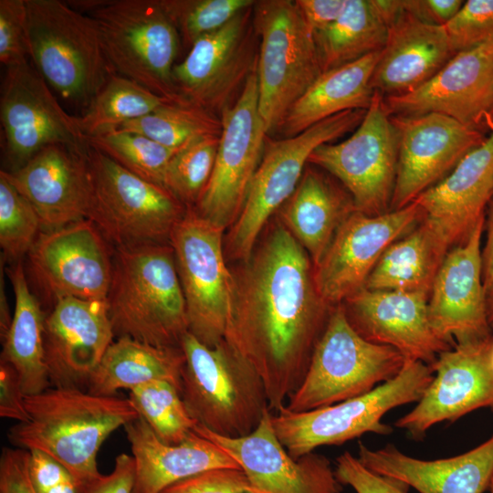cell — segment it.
Returning <instances> with one entry per match:
<instances>
[{"mask_svg": "<svg viewBox=\"0 0 493 493\" xmlns=\"http://www.w3.org/2000/svg\"><path fill=\"white\" fill-rule=\"evenodd\" d=\"M235 278L225 340L260 376L277 412L304 379L333 308L318 292L309 256L282 224Z\"/></svg>", "mask_w": 493, "mask_h": 493, "instance_id": "1", "label": "cell"}, {"mask_svg": "<svg viewBox=\"0 0 493 493\" xmlns=\"http://www.w3.org/2000/svg\"><path fill=\"white\" fill-rule=\"evenodd\" d=\"M28 420L7 434L17 448L43 452L83 485L101 474L97 456L111 433L140 417L129 398L74 387H49L25 396Z\"/></svg>", "mask_w": 493, "mask_h": 493, "instance_id": "2", "label": "cell"}, {"mask_svg": "<svg viewBox=\"0 0 493 493\" xmlns=\"http://www.w3.org/2000/svg\"><path fill=\"white\" fill-rule=\"evenodd\" d=\"M107 301L118 338L181 348L188 321L172 246L161 243L116 246Z\"/></svg>", "mask_w": 493, "mask_h": 493, "instance_id": "3", "label": "cell"}, {"mask_svg": "<svg viewBox=\"0 0 493 493\" xmlns=\"http://www.w3.org/2000/svg\"><path fill=\"white\" fill-rule=\"evenodd\" d=\"M28 55L64 100L88 108L114 73L96 20L66 1L26 0Z\"/></svg>", "mask_w": 493, "mask_h": 493, "instance_id": "4", "label": "cell"}, {"mask_svg": "<svg viewBox=\"0 0 493 493\" xmlns=\"http://www.w3.org/2000/svg\"><path fill=\"white\" fill-rule=\"evenodd\" d=\"M181 348L185 357L181 395L191 416L223 436L250 434L269 409L257 372L226 340L209 347L187 332Z\"/></svg>", "mask_w": 493, "mask_h": 493, "instance_id": "5", "label": "cell"}, {"mask_svg": "<svg viewBox=\"0 0 493 493\" xmlns=\"http://www.w3.org/2000/svg\"><path fill=\"white\" fill-rule=\"evenodd\" d=\"M434 378L430 366L406 360L401 372L371 392L346 401L306 412L285 405L272 414L274 431L294 458L323 446H341L366 433L387 435L391 425L383 415L400 405L417 403Z\"/></svg>", "mask_w": 493, "mask_h": 493, "instance_id": "6", "label": "cell"}, {"mask_svg": "<svg viewBox=\"0 0 493 493\" xmlns=\"http://www.w3.org/2000/svg\"><path fill=\"white\" fill-rule=\"evenodd\" d=\"M405 361L394 348L363 339L338 305L314 348L304 379L285 407L306 412L365 394L393 379Z\"/></svg>", "mask_w": 493, "mask_h": 493, "instance_id": "7", "label": "cell"}, {"mask_svg": "<svg viewBox=\"0 0 493 493\" xmlns=\"http://www.w3.org/2000/svg\"><path fill=\"white\" fill-rule=\"evenodd\" d=\"M112 70L175 103L179 32L159 0H103L91 11Z\"/></svg>", "mask_w": 493, "mask_h": 493, "instance_id": "8", "label": "cell"}, {"mask_svg": "<svg viewBox=\"0 0 493 493\" xmlns=\"http://www.w3.org/2000/svg\"><path fill=\"white\" fill-rule=\"evenodd\" d=\"M255 5V26L261 37L258 110L268 132L323 70L314 35L295 1L267 0Z\"/></svg>", "mask_w": 493, "mask_h": 493, "instance_id": "9", "label": "cell"}, {"mask_svg": "<svg viewBox=\"0 0 493 493\" xmlns=\"http://www.w3.org/2000/svg\"><path fill=\"white\" fill-rule=\"evenodd\" d=\"M91 184L89 220L116 246L169 238L187 207L164 187L126 170L88 144Z\"/></svg>", "mask_w": 493, "mask_h": 493, "instance_id": "10", "label": "cell"}, {"mask_svg": "<svg viewBox=\"0 0 493 493\" xmlns=\"http://www.w3.org/2000/svg\"><path fill=\"white\" fill-rule=\"evenodd\" d=\"M224 231L187 208L169 236L185 300L188 332L209 347L225 340L236 297V278L224 257Z\"/></svg>", "mask_w": 493, "mask_h": 493, "instance_id": "11", "label": "cell"}, {"mask_svg": "<svg viewBox=\"0 0 493 493\" xmlns=\"http://www.w3.org/2000/svg\"><path fill=\"white\" fill-rule=\"evenodd\" d=\"M365 111L347 110L295 136L265 144L242 211L227 236L226 248L230 256L245 262L249 260L260 232L271 215L295 191L312 152L354 131Z\"/></svg>", "mask_w": 493, "mask_h": 493, "instance_id": "12", "label": "cell"}, {"mask_svg": "<svg viewBox=\"0 0 493 493\" xmlns=\"http://www.w3.org/2000/svg\"><path fill=\"white\" fill-rule=\"evenodd\" d=\"M315 164L337 178L357 211L380 215L391 211L398 163L397 131L383 98L374 93L363 119L346 140L324 143L310 154Z\"/></svg>", "mask_w": 493, "mask_h": 493, "instance_id": "13", "label": "cell"}, {"mask_svg": "<svg viewBox=\"0 0 493 493\" xmlns=\"http://www.w3.org/2000/svg\"><path fill=\"white\" fill-rule=\"evenodd\" d=\"M220 123L214 169L193 208L226 229L233 226L242 211L266 144L267 131L258 110L257 70L249 73L235 103L224 110Z\"/></svg>", "mask_w": 493, "mask_h": 493, "instance_id": "14", "label": "cell"}, {"mask_svg": "<svg viewBox=\"0 0 493 493\" xmlns=\"http://www.w3.org/2000/svg\"><path fill=\"white\" fill-rule=\"evenodd\" d=\"M4 153L13 172L44 148L65 144L84 148L77 117L69 115L48 84L28 62L6 68L0 98Z\"/></svg>", "mask_w": 493, "mask_h": 493, "instance_id": "15", "label": "cell"}, {"mask_svg": "<svg viewBox=\"0 0 493 493\" xmlns=\"http://www.w3.org/2000/svg\"><path fill=\"white\" fill-rule=\"evenodd\" d=\"M424 218L415 202L380 215L359 211L338 228L321 260L314 280L323 301L330 308L364 288L385 250L413 230Z\"/></svg>", "mask_w": 493, "mask_h": 493, "instance_id": "16", "label": "cell"}, {"mask_svg": "<svg viewBox=\"0 0 493 493\" xmlns=\"http://www.w3.org/2000/svg\"><path fill=\"white\" fill-rule=\"evenodd\" d=\"M398 163L391 210L413 203L442 181L488 135L440 113L391 115Z\"/></svg>", "mask_w": 493, "mask_h": 493, "instance_id": "17", "label": "cell"}, {"mask_svg": "<svg viewBox=\"0 0 493 493\" xmlns=\"http://www.w3.org/2000/svg\"><path fill=\"white\" fill-rule=\"evenodd\" d=\"M106 241L89 219L41 232L28 252L31 269L56 300H106L113 270Z\"/></svg>", "mask_w": 493, "mask_h": 493, "instance_id": "18", "label": "cell"}, {"mask_svg": "<svg viewBox=\"0 0 493 493\" xmlns=\"http://www.w3.org/2000/svg\"><path fill=\"white\" fill-rule=\"evenodd\" d=\"M383 102L390 115L440 113L488 134L493 112V38L456 53L423 86L383 98Z\"/></svg>", "mask_w": 493, "mask_h": 493, "instance_id": "19", "label": "cell"}, {"mask_svg": "<svg viewBox=\"0 0 493 493\" xmlns=\"http://www.w3.org/2000/svg\"><path fill=\"white\" fill-rule=\"evenodd\" d=\"M194 432L226 452L259 493H341L330 461L314 452L292 457L278 440L267 409L248 435L227 437L197 425Z\"/></svg>", "mask_w": 493, "mask_h": 493, "instance_id": "20", "label": "cell"}, {"mask_svg": "<svg viewBox=\"0 0 493 493\" xmlns=\"http://www.w3.org/2000/svg\"><path fill=\"white\" fill-rule=\"evenodd\" d=\"M485 220L477 225L465 242L447 252L429 296L427 309L432 330L453 347L493 340L481 270Z\"/></svg>", "mask_w": 493, "mask_h": 493, "instance_id": "21", "label": "cell"}, {"mask_svg": "<svg viewBox=\"0 0 493 493\" xmlns=\"http://www.w3.org/2000/svg\"><path fill=\"white\" fill-rule=\"evenodd\" d=\"M484 343L456 345L441 352L431 367L436 374L415 407L394 423L414 439H422L435 425L454 423L479 408L493 411V373Z\"/></svg>", "mask_w": 493, "mask_h": 493, "instance_id": "22", "label": "cell"}, {"mask_svg": "<svg viewBox=\"0 0 493 493\" xmlns=\"http://www.w3.org/2000/svg\"><path fill=\"white\" fill-rule=\"evenodd\" d=\"M428 299L421 293L363 288L341 305L348 321L363 339L393 347L405 360L432 367L438 355L453 346L432 330Z\"/></svg>", "mask_w": 493, "mask_h": 493, "instance_id": "23", "label": "cell"}, {"mask_svg": "<svg viewBox=\"0 0 493 493\" xmlns=\"http://www.w3.org/2000/svg\"><path fill=\"white\" fill-rule=\"evenodd\" d=\"M114 336L107 299L56 300L45 323L46 363L51 386L87 388Z\"/></svg>", "mask_w": 493, "mask_h": 493, "instance_id": "24", "label": "cell"}, {"mask_svg": "<svg viewBox=\"0 0 493 493\" xmlns=\"http://www.w3.org/2000/svg\"><path fill=\"white\" fill-rule=\"evenodd\" d=\"M84 148L47 146L22 167L4 171L37 212L41 231L89 219L91 184Z\"/></svg>", "mask_w": 493, "mask_h": 493, "instance_id": "25", "label": "cell"}, {"mask_svg": "<svg viewBox=\"0 0 493 493\" xmlns=\"http://www.w3.org/2000/svg\"><path fill=\"white\" fill-rule=\"evenodd\" d=\"M493 196V130L442 181L415 202L423 220L452 247L465 242L486 218Z\"/></svg>", "mask_w": 493, "mask_h": 493, "instance_id": "26", "label": "cell"}, {"mask_svg": "<svg viewBox=\"0 0 493 493\" xmlns=\"http://www.w3.org/2000/svg\"><path fill=\"white\" fill-rule=\"evenodd\" d=\"M456 54L444 26L424 22L404 8L388 24L371 85L383 98L410 93L429 81Z\"/></svg>", "mask_w": 493, "mask_h": 493, "instance_id": "27", "label": "cell"}, {"mask_svg": "<svg viewBox=\"0 0 493 493\" xmlns=\"http://www.w3.org/2000/svg\"><path fill=\"white\" fill-rule=\"evenodd\" d=\"M357 457L372 471L402 480L419 493H484L493 477V435L448 458L419 459L393 444L371 449L361 442Z\"/></svg>", "mask_w": 493, "mask_h": 493, "instance_id": "28", "label": "cell"}, {"mask_svg": "<svg viewBox=\"0 0 493 493\" xmlns=\"http://www.w3.org/2000/svg\"><path fill=\"white\" fill-rule=\"evenodd\" d=\"M123 428L135 464L133 493H162L206 470L240 468L220 446L195 432L179 444H167L142 417Z\"/></svg>", "mask_w": 493, "mask_h": 493, "instance_id": "29", "label": "cell"}, {"mask_svg": "<svg viewBox=\"0 0 493 493\" xmlns=\"http://www.w3.org/2000/svg\"><path fill=\"white\" fill-rule=\"evenodd\" d=\"M248 9L221 28L196 39L184 59L173 69L180 96L207 110L218 107L240 79L246 62Z\"/></svg>", "mask_w": 493, "mask_h": 493, "instance_id": "30", "label": "cell"}, {"mask_svg": "<svg viewBox=\"0 0 493 493\" xmlns=\"http://www.w3.org/2000/svg\"><path fill=\"white\" fill-rule=\"evenodd\" d=\"M355 211L348 192L336 186L324 174L309 168L304 171L295 191L279 208V217L315 267L340 226Z\"/></svg>", "mask_w": 493, "mask_h": 493, "instance_id": "31", "label": "cell"}, {"mask_svg": "<svg viewBox=\"0 0 493 493\" xmlns=\"http://www.w3.org/2000/svg\"><path fill=\"white\" fill-rule=\"evenodd\" d=\"M380 52L327 70L288 109L278 128L285 137L295 136L336 114L366 110L373 99L372 76Z\"/></svg>", "mask_w": 493, "mask_h": 493, "instance_id": "32", "label": "cell"}, {"mask_svg": "<svg viewBox=\"0 0 493 493\" xmlns=\"http://www.w3.org/2000/svg\"><path fill=\"white\" fill-rule=\"evenodd\" d=\"M185 357L182 348L158 347L120 337L113 341L89 378L87 391L113 396L154 380L167 381L181 392Z\"/></svg>", "mask_w": 493, "mask_h": 493, "instance_id": "33", "label": "cell"}, {"mask_svg": "<svg viewBox=\"0 0 493 493\" xmlns=\"http://www.w3.org/2000/svg\"><path fill=\"white\" fill-rule=\"evenodd\" d=\"M15 309L10 329L2 341L1 361L16 372L25 395L39 393L51 386L46 363L45 323L40 304L30 290L23 266L7 270Z\"/></svg>", "mask_w": 493, "mask_h": 493, "instance_id": "34", "label": "cell"}, {"mask_svg": "<svg viewBox=\"0 0 493 493\" xmlns=\"http://www.w3.org/2000/svg\"><path fill=\"white\" fill-rule=\"evenodd\" d=\"M449 250L446 242L422 220L385 250L364 288L415 292L429 297L437 272Z\"/></svg>", "mask_w": 493, "mask_h": 493, "instance_id": "35", "label": "cell"}, {"mask_svg": "<svg viewBox=\"0 0 493 493\" xmlns=\"http://www.w3.org/2000/svg\"><path fill=\"white\" fill-rule=\"evenodd\" d=\"M388 26L372 0H348L341 16L314 34L323 72L381 51Z\"/></svg>", "mask_w": 493, "mask_h": 493, "instance_id": "36", "label": "cell"}, {"mask_svg": "<svg viewBox=\"0 0 493 493\" xmlns=\"http://www.w3.org/2000/svg\"><path fill=\"white\" fill-rule=\"evenodd\" d=\"M168 102L173 101L114 72L77 121L87 138L145 116Z\"/></svg>", "mask_w": 493, "mask_h": 493, "instance_id": "37", "label": "cell"}, {"mask_svg": "<svg viewBox=\"0 0 493 493\" xmlns=\"http://www.w3.org/2000/svg\"><path fill=\"white\" fill-rule=\"evenodd\" d=\"M116 129L144 135L177 151L199 137L219 135L221 123H218L207 110L191 102H168Z\"/></svg>", "mask_w": 493, "mask_h": 493, "instance_id": "38", "label": "cell"}, {"mask_svg": "<svg viewBox=\"0 0 493 493\" xmlns=\"http://www.w3.org/2000/svg\"><path fill=\"white\" fill-rule=\"evenodd\" d=\"M129 400L163 442L179 444L198 423L189 414L180 390L163 380H154L129 391Z\"/></svg>", "mask_w": 493, "mask_h": 493, "instance_id": "39", "label": "cell"}, {"mask_svg": "<svg viewBox=\"0 0 493 493\" xmlns=\"http://www.w3.org/2000/svg\"><path fill=\"white\" fill-rule=\"evenodd\" d=\"M86 142L131 173L163 187L167 165L176 152L144 135L118 129L87 137Z\"/></svg>", "mask_w": 493, "mask_h": 493, "instance_id": "40", "label": "cell"}, {"mask_svg": "<svg viewBox=\"0 0 493 493\" xmlns=\"http://www.w3.org/2000/svg\"><path fill=\"white\" fill-rule=\"evenodd\" d=\"M219 135H206L190 142L174 152L167 165L164 188L187 208L195 206L209 182Z\"/></svg>", "mask_w": 493, "mask_h": 493, "instance_id": "41", "label": "cell"}, {"mask_svg": "<svg viewBox=\"0 0 493 493\" xmlns=\"http://www.w3.org/2000/svg\"><path fill=\"white\" fill-rule=\"evenodd\" d=\"M41 231L39 217L26 197L0 172V246L4 256L17 259L28 253Z\"/></svg>", "mask_w": 493, "mask_h": 493, "instance_id": "42", "label": "cell"}, {"mask_svg": "<svg viewBox=\"0 0 493 493\" xmlns=\"http://www.w3.org/2000/svg\"><path fill=\"white\" fill-rule=\"evenodd\" d=\"M179 35L191 46L255 5L252 0H161Z\"/></svg>", "mask_w": 493, "mask_h": 493, "instance_id": "43", "label": "cell"}, {"mask_svg": "<svg viewBox=\"0 0 493 493\" xmlns=\"http://www.w3.org/2000/svg\"><path fill=\"white\" fill-rule=\"evenodd\" d=\"M454 50L458 53L493 38V0L464 1L445 26Z\"/></svg>", "mask_w": 493, "mask_h": 493, "instance_id": "44", "label": "cell"}, {"mask_svg": "<svg viewBox=\"0 0 493 493\" xmlns=\"http://www.w3.org/2000/svg\"><path fill=\"white\" fill-rule=\"evenodd\" d=\"M26 0H0V61L6 68L27 63Z\"/></svg>", "mask_w": 493, "mask_h": 493, "instance_id": "45", "label": "cell"}, {"mask_svg": "<svg viewBox=\"0 0 493 493\" xmlns=\"http://www.w3.org/2000/svg\"><path fill=\"white\" fill-rule=\"evenodd\" d=\"M334 472L342 486H350L356 493H409V485L372 471L348 451L336 458Z\"/></svg>", "mask_w": 493, "mask_h": 493, "instance_id": "46", "label": "cell"}, {"mask_svg": "<svg viewBox=\"0 0 493 493\" xmlns=\"http://www.w3.org/2000/svg\"><path fill=\"white\" fill-rule=\"evenodd\" d=\"M162 493H259L241 468H215L183 479Z\"/></svg>", "mask_w": 493, "mask_h": 493, "instance_id": "47", "label": "cell"}, {"mask_svg": "<svg viewBox=\"0 0 493 493\" xmlns=\"http://www.w3.org/2000/svg\"><path fill=\"white\" fill-rule=\"evenodd\" d=\"M29 477L36 493H79L80 483L58 461L37 451H30Z\"/></svg>", "mask_w": 493, "mask_h": 493, "instance_id": "48", "label": "cell"}, {"mask_svg": "<svg viewBox=\"0 0 493 493\" xmlns=\"http://www.w3.org/2000/svg\"><path fill=\"white\" fill-rule=\"evenodd\" d=\"M30 451L3 448L0 457V493H36L29 477Z\"/></svg>", "mask_w": 493, "mask_h": 493, "instance_id": "49", "label": "cell"}, {"mask_svg": "<svg viewBox=\"0 0 493 493\" xmlns=\"http://www.w3.org/2000/svg\"><path fill=\"white\" fill-rule=\"evenodd\" d=\"M135 464L132 456H116L114 467L108 475H100L80 486L79 493H133Z\"/></svg>", "mask_w": 493, "mask_h": 493, "instance_id": "50", "label": "cell"}, {"mask_svg": "<svg viewBox=\"0 0 493 493\" xmlns=\"http://www.w3.org/2000/svg\"><path fill=\"white\" fill-rule=\"evenodd\" d=\"M25 393L16 370L0 362V416L17 423L26 422L28 414L25 405Z\"/></svg>", "mask_w": 493, "mask_h": 493, "instance_id": "51", "label": "cell"}, {"mask_svg": "<svg viewBox=\"0 0 493 493\" xmlns=\"http://www.w3.org/2000/svg\"><path fill=\"white\" fill-rule=\"evenodd\" d=\"M348 0H297L304 21L314 34L332 25L343 13Z\"/></svg>", "mask_w": 493, "mask_h": 493, "instance_id": "52", "label": "cell"}, {"mask_svg": "<svg viewBox=\"0 0 493 493\" xmlns=\"http://www.w3.org/2000/svg\"><path fill=\"white\" fill-rule=\"evenodd\" d=\"M462 0H403L406 12L428 24L445 26L460 10Z\"/></svg>", "mask_w": 493, "mask_h": 493, "instance_id": "53", "label": "cell"}, {"mask_svg": "<svg viewBox=\"0 0 493 493\" xmlns=\"http://www.w3.org/2000/svg\"><path fill=\"white\" fill-rule=\"evenodd\" d=\"M487 239L481 250L482 282L487 299L493 295V196L487 208Z\"/></svg>", "mask_w": 493, "mask_h": 493, "instance_id": "54", "label": "cell"}, {"mask_svg": "<svg viewBox=\"0 0 493 493\" xmlns=\"http://www.w3.org/2000/svg\"><path fill=\"white\" fill-rule=\"evenodd\" d=\"M1 268V300H0V334H1V341H3L11 326L13 314L11 315L9 310V306L6 301L5 294V288H3V272Z\"/></svg>", "mask_w": 493, "mask_h": 493, "instance_id": "55", "label": "cell"}, {"mask_svg": "<svg viewBox=\"0 0 493 493\" xmlns=\"http://www.w3.org/2000/svg\"><path fill=\"white\" fill-rule=\"evenodd\" d=\"M487 311L489 324L493 329V295L487 299Z\"/></svg>", "mask_w": 493, "mask_h": 493, "instance_id": "56", "label": "cell"}, {"mask_svg": "<svg viewBox=\"0 0 493 493\" xmlns=\"http://www.w3.org/2000/svg\"><path fill=\"white\" fill-rule=\"evenodd\" d=\"M488 363H489L490 370L493 373V341L491 342V345L488 350Z\"/></svg>", "mask_w": 493, "mask_h": 493, "instance_id": "57", "label": "cell"}, {"mask_svg": "<svg viewBox=\"0 0 493 493\" xmlns=\"http://www.w3.org/2000/svg\"><path fill=\"white\" fill-rule=\"evenodd\" d=\"M493 130V112L490 117V131Z\"/></svg>", "mask_w": 493, "mask_h": 493, "instance_id": "58", "label": "cell"}, {"mask_svg": "<svg viewBox=\"0 0 493 493\" xmlns=\"http://www.w3.org/2000/svg\"><path fill=\"white\" fill-rule=\"evenodd\" d=\"M488 490H489L490 493H493V477H492L491 483L489 485Z\"/></svg>", "mask_w": 493, "mask_h": 493, "instance_id": "59", "label": "cell"}]
</instances>
